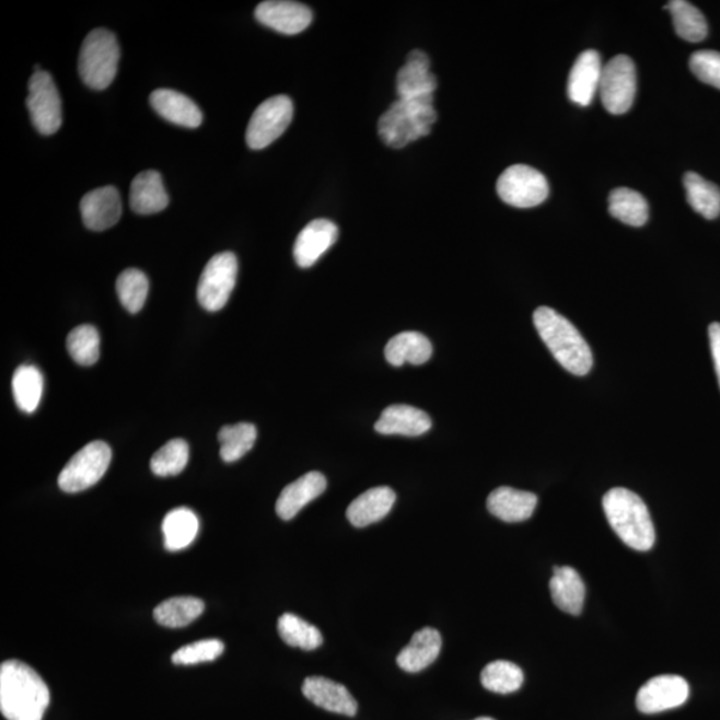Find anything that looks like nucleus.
I'll return each mask as SVG.
<instances>
[{"label":"nucleus","mask_w":720,"mask_h":720,"mask_svg":"<svg viewBox=\"0 0 720 720\" xmlns=\"http://www.w3.org/2000/svg\"><path fill=\"white\" fill-rule=\"evenodd\" d=\"M50 705V689L35 670L21 661L0 666V711L8 720H42Z\"/></svg>","instance_id":"1"},{"label":"nucleus","mask_w":720,"mask_h":720,"mask_svg":"<svg viewBox=\"0 0 720 720\" xmlns=\"http://www.w3.org/2000/svg\"><path fill=\"white\" fill-rule=\"evenodd\" d=\"M534 325L561 368L577 376L589 374L593 369V352L569 320L557 311L543 306L534 313Z\"/></svg>","instance_id":"2"},{"label":"nucleus","mask_w":720,"mask_h":720,"mask_svg":"<svg viewBox=\"0 0 720 720\" xmlns=\"http://www.w3.org/2000/svg\"><path fill=\"white\" fill-rule=\"evenodd\" d=\"M603 510L609 526L626 546L642 553L654 547V524L649 509L636 492L613 488L603 498Z\"/></svg>","instance_id":"3"},{"label":"nucleus","mask_w":720,"mask_h":720,"mask_svg":"<svg viewBox=\"0 0 720 720\" xmlns=\"http://www.w3.org/2000/svg\"><path fill=\"white\" fill-rule=\"evenodd\" d=\"M436 121L434 96L411 100L399 97L382 115L378 130L383 142L390 148L402 149L414 140L429 136Z\"/></svg>","instance_id":"4"},{"label":"nucleus","mask_w":720,"mask_h":720,"mask_svg":"<svg viewBox=\"0 0 720 720\" xmlns=\"http://www.w3.org/2000/svg\"><path fill=\"white\" fill-rule=\"evenodd\" d=\"M120 47L106 28H96L83 42L79 54V76L93 90H105L117 77Z\"/></svg>","instance_id":"5"},{"label":"nucleus","mask_w":720,"mask_h":720,"mask_svg":"<svg viewBox=\"0 0 720 720\" xmlns=\"http://www.w3.org/2000/svg\"><path fill=\"white\" fill-rule=\"evenodd\" d=\"M112 457V449L107 443L96 441L85 444L59 474L60 490L76 493L95 486L105 477Z\"/></svg>","instance_id":"6"},{"label":"nucleus","mask_w":720,"mask_h":720,"mask_svg":"<svg viewBox=\"0 0 720 720\" xmlns=\"http://www.w3.org/2000/svg\"><path fill=\"white\" fill-rule=\"evenodd\" d=\"M497 191L504 201L518 209L539 206L548 197L550 187L546 176L526 164H514L499 176Z\"/></svg>","instance_id":"7"},{"label":"nucleus","mask_w":720,"mask_h":720,"mask_svg":"<svg viewBox=\"0 0 720 720\" xmlns=\"http://www.w3.org/2000/svg\"><path fill=\"white\" fill-rule=\"evenodd\" d=\"M600 94L609 114L620 115L631 108L637 95V70L631 58L618 55L603 67Z\"/></svg>","instance_id":"8"},{"label":"nucleus","mask_w":720,"mask_h":720,"mask_svg":"<svg viewBox=\"0 0 720 720\" xmlns=\"http://www.w3.org/2000/svg\"><path fill=\"white\" fill-rule=\"evenodd\" d=\"M236 277L237 259L233 253L212 256L199 279L197 294L200 306L211 313L222 310L234 290Z\"/></svg>","instance_id":"9"},{"label":"nucleus","mask_w":720,"mask_h":720,"mask_svg":"<svg viewBox=\"0 0 720 720\" xmlns=\"http://www.w3.org/2000/svg\"><path fill=\"white\" fill-rule=\"evenodd\" d=\"M294 117V105L289 96L278 95L255 109L246 132L249 149L262 150L282 136Z\"/></svg>","instance_id":"10"},{"label":"nucleus","mask_w":720,"mask_h":720,"mask_svg":"<svg viewBox=\"0 0 720 720\" xmlns=\"http://www.w3.org/2000/svg\"><path fill=\"white\" fill-rule=\"evenodd\" d=\"M27 108L42 136H53L62 126V103L47 71H36L28 83Z\"/></svg>","instance_id":"11"},{"label":"nucleus","mask_w":720,"mask_h":720,"mask_svg":"<svg viewBox=\"0 0 720 720\" xmlns=\"http://www.w3.org/2000/svg\"><path fill=\"white\" fill-rule=\"evenodd\" d=\"M689 695L686 680L678 675H659L646 682L637 695V707L643 713H658L685 705Z\"/></svg>","instance_id":"12"},{"label":"nucleus","mask_w":720,"mask_h":720,"mask_svg":"<svg viewBox=\"0 0 720 720\" xmlns=\"http://www.w3.org/2000/svg\"><path fill=\"white\" fill-rule=\"evenodd\" d=\"M255 18L280 34L295 35L310 26L313 22V12L302 3L267 0L258 4Z\"/></svg>","instance_id":"13"},{"label":"nucleus","mask_w":720,"mask_h":720,"mask_svg":"<svg viewBox=\"0 0 720 720\" xmlns=\"http://www.w3.org/2000/svg\"><path fill=\"white\" fill-rule=\"evenodd\" d=\"M121 199L114 186L96 188L85 194L81 201V212L85 228L93 231L112 229L121 217Z\"/></svg>","instance_id":"14"},{"label":"nucleus","mask_w":720,"mask_h":720,"mask_svg":"<svg viewBox=\"0 0 720 720\" xmlns=\"http://www.w3.org/2000/svg\"><path fill=\"white\" fill-rule=\"evenodd\" d=\"M602 71L601 55L595 50L579 55L567 83V94L571 102L582 107L590 106L596 91H600Z\"/></svg>","instance_id":"15"},{"label":"nucleus","mask_w":720,"mask_h":720,"mask_svg":"<svg viewBox=\"0 0 720 720\" xmlns=\"http://www.w3.org/2000/svg\"><path fill=\"white\" fill-rule=\"evenodd\" d=\"M337 224L327 219H315L298 235L294 246L297 265L302 268L314 266L338 240Z\"/></svg>","instance_id":"16"},{"label":"nucleus","mask_w":720,"mask_h":720,"mask_svg":"<svg viewBox=\"0 0 720 720\" xmlns=\"http://www.w3.org/2000/svg\"><path fill=\"white\" fill-rule=\"evenodd\" d=\"M302 692L304 697L323 710L346 717L357 716V700L353 699L349 689L338 682L322 678V676H311L304 681Z\"/></svg>","instance_id":"17"},{"label":"nucleus","mask_w":720,"mask_h":720,"mask_svg":"<svg viewBox=\"0 0 720 720\" xmlns=\"http://www.w3.org/2000/svg\"><path fill=\"white\" fill-rule=\"evenodd\" d=\"M437 78L430 71V59L423 51L414 50L396 77V91L402 100L434 96Z\"/></svg>","instance_id":"18"},{"label":"nucleus","mask_w":720,"mask_h":720,"mask_svg":"<svg viewBox=\"0 0 720 720\" xmlns=\"http://www.w3.org/2000/svg\"><path fill=\"white\" fill-rule=\"evenodd\" d=\"M327 480L325 475L311 472L303 477L292 481L283 488L277 500V514L280 520L290 521L295 518L303 508L326 491Z\"/></svg>","instance_id":"19"},{"label":"nucleus","mask_w":720,"mask_h":720,"mask_svg":"<svg viewBox=\"0 0 720 720\" xmlns=\"http://www.w3.org/2000/svg\"><path fill=\"white\" fill-rule=\"evenodd\" d=\"M432 427V420L423 410L407 405H393L386 408L375 423V431L382 436L420 437Z\"/></svg>","instance_id":"20"},{"label":"nucleus","mask_w":720,"mask_h":720,"mask_svg":"<svg viewBox=\"0 0 720 720\" xmlns=\"http://www.w3.org/2000/svg\"><path fill=\"white\" fill-rule=\"evenodd\" d=\"M538 504V497L533 492L499 487L487 499V509L498 520L518 523L530 520Z\"/></svg>","instance_id":"21"},{"label":"nucleus","mask_w":720,"mask_h":720,"mask_svg":"<svg viewBox=\"0 0 720 720\" xmlns=\"http://www.w3.org/2000/svg\"><path fill=\"white\" fill-rule=\"evenodd\" d=\"M441 650V634L436 628L426 627L414 634L410 643L396 658V663L406 673H419L437 661Z\"/></svg>","instance_id":"22"},{"label":"nucleus","mask_w":720,"mask_h":720,"mask_svg":"<svg viewBox=\"0 0 720 720\" xmlns=\"http://www.w3.org/2000/svg\"><path fill=\"white\" fill-rule=\"evenodd\" d=\"M395 492L390 487H374L359 496L347 509V520L353 527L363 529L388 515L394 508Z\"/></svg>","instance_id":"23"},{"label":"nucleus","mask_w":720,"mask_h":720,"mask_svg":"<svg viewBox=\"0 0 720 720\" xmlns=\"http://www.w3.org/2000/svg\"><path fill=\"white\" fill-rule=\"evenodd\" d=\"M152 108L162 118L171 124L187 128H197L204 120V115L190 97L178 93V91L160 89L150 96Z\"/></svg>","instance_id":"24"},{"label":"nucleus","mask_w":720,"mask_h":720,"mask_svg":"<svg viewBox=\"0 0 720 720\" xmlns=\"http://www.w3.org/2000/svg\"><path fill=\"white\" fill-rule=\"evenodd\" d=\"M130 206L139 216L161 212L169 206V195L158 171H143L131 183Z\"/></svg>","instance_id":"25"},{"label":"nucleus","mask_w":720,"mask_h":720,"mask_svg":"<svg viewBox=\"0 0 720 720\" xmlns=\"http://www.w3.org/2000/svg\"><path fill=\"white\" fill-rule=\"evenodd\" d=\"M551 597L555 604L570 615L582 613L585 585L576 569L569 566L555 567L550 581Z\"/></svg>","instance_id":"26"},{"label":"nucleus","mask_w":720,"mask_h":720,"mask_svg":"<svg viewBox=\"0 0 720 720\" xmlns=\"http://www.w3.org/2000/svg\"><path fill=\"white\" fill-rule=\"evenodd\" d=\"M384 356L394 368H400L405 363L420 365L429 362L432 345L423 334L405 332L388 340Z\"/></svg>","instance_id":"27"},{"label":"nucleus","mask_w":720,"mask_h":720,"mask_svg":"<svg viewBox=\"0 0 720 720\" xmlns=\"http://www.w3.org/2000/svg\"><path fill=\"white\" fill-rule=\"evenodd\" d=\"M164 536V547L169 551L175 553L185 550L197 538L199 531V520L197 514L190 509H174L164 516L162 523Z\"/></svg>","instance_id":"28"},{"label":"nucleus","mask_w":720,"mask_h":720,"mask_svg":"<svg viewBox=\"0 0 720 720\" xmlns=\"http://www.w3.org/2000/svg\"><path fill=\"white\" fill-rule=\"evenodd\" d=\"M609 213L632 228H642L649 221V204L642 194L631 188H615L608 198Z\"/></svg>","instance_id":"29"},{"label":"nucleus","mask_w":720,"mask_h":720,"mask_svg":"<svg viewBox=\"0 0 720 720\" xmlns=\"http://www.w3.org/2000/svg\"><path fill=\"white\" fill-rule=\"evenodd\" d=\"M205 612L204 601L194 596H175L154 609V618L163 627L181 628L193 624Z\"/></svg>","instance_id":"30"},{"label":"nucleus","mask_w":720,"mask_h":720,"mask_svg":"<svg viewBox=\"0 0 720 720\" xmlns=\"http://www.w3.org/2000/svg\"><path fill=\"white\" fill-rule=\"evenodd\" d=\"M12 394L20 410L34 413L43 394V375L39 369L32 364L18 368L12 376Z\"/></svg>","instance_id":"31"},{"label":"nucleus","mask_w":720,"mask_h":720,"mask_svg":"<svg viewBox=\"0 0 720 720\" xmlns=\"http://www.w3.org/2000/svg\"><path fill=\"white\" fill-rule=\"evenodd\" d=\"M687 200L695 211L706 219H716L720 216V188L706 181L697 173L685 175Z\"/></svg>","instance_id":"32"},{"label":"nucleus","mask_w":720,"mask_h":720,"mask_svg":"<svg viewBox=\"0 0 720 720\" xmlns=\"http://www.w3.org/2000/svg\"><path fill=\"white\" fill-rule=\"evenodd\" d=\"M664 9L670 10L673 15L675 32L682 39L693 43L706 39L709 27L705 15L694 4L686 0H673Z\"/></svg>","instance_id":"33"},{"label":"nucleus","mask_w":720,"mask_h":720,"mask_svg":"<svg viewBox=\"0 0 720 720\" xmlns=\"http://www.w3.org/2000/svg\"><path fill=\"white\" fill-rule=\"evenodd\" d=\"M278 631L286 644L298 647V649L316 650L323 643V636L318 627L310 625L309 622L294 614L280 616Z\"/></svg>","instance_id":"34"},{"label":"nucleus","mask_w":720,"mask_h":720,"mask_svg":"<svg viewBox=\"0 0 720 720\" xmlns=\"http://www.w3.org/2000/svg\"><path fill=\"white\" fill-rule=\"evenodd\" d=\"M256 427L252 423H237L223 426L219 431L218 439L221 442V456L225 463H234L242 460L256 441Z\"/></svg>","instance_id":"35"},{"label":"nucleus","mask_w":720,"mask_h":720,"mask_svg":"<svg viewBox=\"0 0 720 720\" xmlns=\"http://www.w3.org/2000/svg\"><path fill=\"white\" fill-rule=\"evenodd\" d=\"M524 675L521 667L508 661H496L481 671L480 682L488 692L511 694L523 685Z\"/></svg>","instance_id":"36"},{"label":"nucleus","mask_w":720,"mask_h":720,"mask_svg":"<svg viewBox=\"0 0 720 720\" xmlns=\"http://www.w3.org/2000/svg\"><path fill=\"white\" fill-rule=\"evenodd\" d=\"M67 350L78 364L90 368L101 356V337L94 326H78L67 337Z\"/></svg>","instance_id":"37"},{"label":"nucleus","mask_w":720,"mask_h":720,"mask_svg":"<svg viewBox=\"0 0 720 720\" xmlns=\"http://www.w3.org/2000/svg\"><path fill=\"white\" fill-rule=\"evenodd\" d=\"M119 301L130 314H138L143 309L149 294V279L137 268H128L117 280Z\"/></svg>","instance_id":"38"},{"label":"nucleus","mask_w":720,"mask_h":720,"mask_svg":"<svg viewBox=\"0 0 720 720\" xmlns=\"http://www.w3.org/2000/svg\"><path fill=\"white\" fill-rule=\"evenodd\" d=\"M190 456L188 444L183 439H173L151 457V472L156 477H175L186 468Z\"/></svg>","instance_id":"39"},{"label":"nucleus","mask_w":720,"mask_h":720,"mask_svg":"<svg viewBox=\"0 0 720 720\" xmlns=\"http://www.w3.org/2000/svg\"><path fill=\"white\" fill-rule=\"evenodd\" d=\"M224 651V644L219 639L199 640L191 644L181 647L174 652L173 663L178 666H193V664L212 662L221 657Z\"/></svg>","instance_id":"40"},{"label":"nucleus","mask_w":720,"mask_h":720,"mask_svg":"<svg viewBox=\"0 0 720 720\" xmlns=\"http://www.w3.org/2000/svg\"><path fill=\"white\" fill-rule=\"evenodd\" d=\"M689 69L700 82L720 90V53L712 50L694 53L689 59Z\"/></svg>","instance_id":"41"},{"label":"nucleus","mask_w":720,"mask_h":720,"mask_svg":"<svg viewBox=\"0 0 720 720\" xmlns=\"http://www.w3.org/2000/svg\"><path fill=\"white\" fill-rule=\"evenodd\" d=\"M709 338H710L713 364H716V371H717L718 382L720 387V323H711L709 327Z\"/></svg>","instance_id":"42"},{"label":"nucleus","mask_w":720,"mask_h":720,"mask_svg":"<svg viewBox=\"0 0 720 720\" xmlns=\"http://www.w3.org/2000/svg\"><path fill=\"white\" fill-rule=\"evenodd\" d=\"M474 720H496V719H492L490 717H480V718H477V719H474Z\"/></svg>","instance_id":"43"}]
</instances>
